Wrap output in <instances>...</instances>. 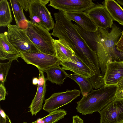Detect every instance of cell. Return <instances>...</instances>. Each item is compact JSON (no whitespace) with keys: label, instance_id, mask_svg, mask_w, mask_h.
Here are the masks:
<instances>
[{"label":"cell","instance_id":"8992f818","mask_svg":"<svg viewBox=\"0 0 123 123\" xmlns=\"http://www.w3.org/2000/svg\"><path fill=\"white\" fill-rule=\"evenodd\" d=\"M19 53L20 57L26 63L35 66L43 72L50 67L60 65L62 62L55 56L41 52Z\"/></svg>","mask_w":123,"mask_h":123},{"label":"cell","instance_id":"83f0119b","mask_svg":"<svg viewBox=\"0 0 123 123\" xmlns=\"http://www.w3.org/2000/svg\"><path fill=\"white\" fill-rule=\"evenodd\" d=\"M6 95V89L4 85L0 84V101L5 100Z\"/></svg>","mask_w":123,"mask_h":123},{"label":"cell","instance_id":"5bb4252c","mask_svg":"<svg viewBox=\"0 0 123 123\" xmlns=\"http://www.w3.org/2000/svg\"><path fill=\"white\" fill-rule=\"evenodd\" d=\"M20 57L19 52L9 41L6 32L0 34V59L9 61L16 60Z\"/></svg>","mask_w":123,"mask_h":123},{"label":"cell","instance_id":"2e32d148","mask_svg":"<svg viewBox=\"0 0 123 123\" xmlns=\"http://www.w3.org/2000/svg\"><path fill=\"white\" fill-rule=\"evenodd\" d=\"M45 72L47 74L46 80L58 85L63 84L65 80L68 77V74L59 65L50 67Z\"/></svg>","mask_w":123,"mask_h":123},{"label":"cell","instance_id":"44dd1931","mask_svg":"<svg viewBox=\"0 0 123 123\" xmlns=\"http://www.w3.org/2000/svg\"><path fill=\"white\" fill-rule=\"evenodd\" d=\"M68 76L75 81L79 85L83 96L86 95L92 90V85L89 78L74 73L68 74Z\"/></svg>","mask_w":123,"mask_h":123},{"label":"cell","instance_id":"9c48e42d","mask_svg":"<svg viewBox=\"0 0 123 123\" xmlns=\"http://www.w3.org/2000/svg\"><path fill=\"white\" fill-rule=\"evenodd\" d=\"M49 6L63 12H84L95 4L91 0H50Z\"/></svg>","mask_w":123,"mask_h":123},{"label":"cell","instance_id":"3957f363","mask_svg":"<svg viewBox=\"0 0 123 123\" xmlns=\"http://www.w3.org/2000/svg\"><path fill=\"white\" fill-rule=\"evenodd\" d=\"M25 31L40 52L56 56L53 39L48 31L28 20L27 27Z\"/></svg>","mask_w":123,"mask_h":123},{"label":"cell","instance_id":"4316f807","mask_svg":"<svg viewBox=\"0 0 123 123\" xmlns=\"http://www.w3.org/2000/svg\"><path fill=\"white\" fill-rule=\"evenodd\" d=\"M31 0H17L22 8L26 12L29 10Z\"/></svg>","mask_w":123,"mask_h":123},{"label":"cell","instance_id":"7a4b0ae2","mask_svg":"<svg viewBox=\"0 0 123 123\" xmlns=\"http://www.w3.org/2000/svg\"><path fill=\"white\" fill-rule=\"evenodd\" d=\"M117 88V85H104L98 89H92L77 102V111L84 115L99 112L115 98Z\"/></svg>","mask_w":123,"mask_h":123},{"label":"cell","instance_id":"9a60e30c","mask_svg":"<svg viewBox=\"0 0 123 123\" xmlns=\"http://www.w3.org/2000/svg\"><path fill=\"white\" fill-rule=\"evenodd\" d=\"M53 40L56 56L62 62H72L75 54L71 48L62 40Z\"/></svg>","mask_w":123,"mask_h":123},{"label":"cell","instance_id":"30bf717a","mask_svg":"<svg viewBox=\"0 0 123 123\" xmlns=\"http://www.w3.org/2000/svg\"><path fill=\"white\" fill-rule=\"evenodd\" d=\"M98 28L107 30L111 28L113 21L103 5L95 4L84 11Z\"/></svg>","mask_w":123,"mask_h":123},{"label":"cell","instance_id":"ffe728a7","mask_svg":"<svg viewBox=\"0 0 123 123\" xmlns=\"http://www.w3.org/2000/svg\"><path fill=\"white\" fill-rule=\"evenodd\" d=\"M13 20L9 3L7 0L0 1V26H7Z\"/></svg>","mask_w":123,"mask_h":123},{"label":"cell","instance_id":"836d02e7","mask_svg":"<svg viewBox=\"0 0 123 123\" xmlns=\"http://www.w3.org/2000/svg\"><path fill=\"white\" fill-rule=\"evenodd\" d=\"M23 123H27V122H24Z\"/></svg>","mask_w":123,"mask_h":123},{"label":"cell","instance_id":"ba28073f","mask_svg":"<svg viewBox=\"0 0 123 123\" xmlns=\"http://www.w3.org/2000/svg\"><path fill=\"white\" fill-rule=\"evenodd\" d=\"M99 113L100 123H123V99L115 98Z\"/></svg>","mask_w":123,"mask_h":123},{"label":"cell","instance_id":"cb8c5ba5","mask_svg":"<svg viewBox=\"0 0 123 123\" xmlns=\"http://www.w3.org/2000/svg\"><path fill=\"white\" fill-rule=\"evenodd\" d=\"M117 88L115 99H123V77L117 85Z\"/></svg>","mask_w":123,"mask_h":123},{"label":"cell","instance_id":"52a82bcc","mask_svg":"<svg viewBox=\"0 0 123 123\" xmlns=\"http://www.w3.org/2000/svg\"><path fill=\"white\" fill-rule=\"evenodd\" d=\"M79 90L67 89L64 92L55 93L48 98L45 100L43 109L50 113L71 102L80 95Z\"/></svg>","mask_w":123,"mask_h":123},{"label":"cell","instance_id":"1f68e13d","mask_svg":"<svg viewBox=\"0 0 123 123\" xmlns=\"http://www.w3.org/2000/svg\"><path fill=\"white\" fill-rule=\"evenodd\" d=\"M116 1L119 4L123 6V0H117Z\"/></svg>","mask_w":123,"mask_h":123},{"label":"cell","instance_id":"f546056e","mask_svg":"<svg viewBox=\"0 0 123 123\" xmlns=\"http://www.w3.org/2000/svg\"><path fill=\"white\" fill-rule=\"evenodd\" d=\"M72 123H84L83 120L78 116H74L73 117Z\"/></svg>","mask_w":123,"mask_h":123},{"label":"cell","instance_id":"d6a6232c","mask_svg":"<svg viewBox=\"0 0 123 123\" xmlns=\"http://www.w3.org/2000/svg\"><path fill=\"white\" fill-rule=\"evenodd\" d=\"M121 62L122 63V64L123 65V61H121Z\"/></svg>","mask_w":123,"mask_h":123},{"label":"cell","instance_id":"4dcf8cb0","mask_svg":"<svg viewBox=\"0 0 123 123\" xmlns=\"http://www.w3.org/2000/svg\"><path fill=\"white\" fill-rule=\"evenodd\" d=\"M38 79L36 77L34 78L32 80V84L33 85L38 84Z\"/></svg>","mask_w":123,"mask_h":123},{"label":"cell","instance_id":"484cf974","mask_svg":"<svg viewBox=\"0 0 123 123\" xmlns=\"http://www.w3.org/2000/svg\"><path fill=\"white\" fill-rule=\"evenodd\" d=\"M116 48L118 51L123 53V30L121 36L116 44Z\"/></svg>","mask_w":123,"mask_h":123},{"label":"cell","instance_id":"d6986e66","mask_svg":"<svg viewBox=\"0 0 123 123\" xmlns=\"http://www.w3.org/2000/svg\"><path fill=\"white\" fill-rule=\"evenodd\" d=\"M16 25L25 30L28 26V21L23 12V9L17 0H9Z\"/></svg>","mask_w":123,"mask_h":123},{"label":"cell","instance_id":"277c9868","mask_svg":"<svg viewBox=\"0 0 123 123\" xmlns=\"http://www.w3.org/2000/svg\"><path fill=\"white\" fill-rule=\"evenodd\" d=\"M49 0H31L29 9V17L34 23L49 31L53 29L55 23L46 5Z\"/></svg>","mask_w":123,"mask_h":123},{"label":"cell","instance_id":"f1b7e54d","mask_svg":"<svg viewBox=\"0 0 123 123\" xmlns=\"http://www.w3.org/2000/svg\"><path fill=\"white\" fill-rule=\"evenodd\" d=\"M39 71V75L37 85L40 86L43 85L46 82V80L44 77L43 72L40 71Z\"/></svg>","mask_w":123,"mask_h":123},{"label":"cell","instance_id":"ac0fdd59","mask_svg":"<svg viewBox=\"0 0 123 123\" xmlns=\"http://www.w3.org/2000/svg\"><path fill=\"white\" fill-rule=\"evenodd\" d=\"M46 90V82L43 85H37L36 94L29 107L30 109L28 112H30L32 116L36 115L42 110Z\"/></svg>","mask_w":123,"mask_h":123},{"label":"cell","instance_id":"e0dca14e","mask_svg":"<svg viewBox=\"0 0 123 123\" xmlns=\"http://www.w3.org/2000/svg\"><path fill=\"white\" fill-rule=\"evenodd\" d=\"M103 5L113 21L123 26V9L120 5L114 0H106L103 2Z\"/></svg>","mask_w":123,"mask_h":123},{"label":"cell","instance_id":"5b68a950","mask_svg":"<svg viewBox=\"0 0 123 123\" xmlns=\"http://www.w3.org/2000/svg\"><path fill=\"white\" fill-rule=\"evenodd\" d=\"M6 32L9 41L19 52H40L27 35L25 30L16 25L9 24Z\"/></svg>","mask_w":123,"mask_h":123},{"label":"cell","instance_id":"6da1fadb","mask_svg":"<svg viewBox=\"0 0 123 123\" xmlns=\"http://www.w3.org/2000/svg\"><path fill=\"white\" fill-rule=\"evenodd\" d=\"M111 31L98 28L95 31V39L92 47L97 55L102 75L103 77L108 64L116 61L118 57L116 45L121 36V29L113 24Z\"/></svg>","mask_w":123,"mask_h":123},{"label":"cell","instance_id":"8fae6325","mask_svg":"<svg viewBox=\"0 0 123 123\" xmlns=\"http://www.w3.org/2000/svg\"><path fill=\"white\" fill-rule=\"evenodd\" d=\"M60 65L64 70H69L75 74L89 78L91 82L95 75L94 73L75 55L72 62H62Z\"/></svg>","mask_w":123,"mask_h":123},{"label":"cell","instance_id":"603a6c76","mask_svg":"<svg viewBox=\"0 0 123 123\" xmlns=\"http://www.w3.org/2000/svg\"><path fill=\"white\" fill-rule=\"evenodd\" d=\"M12 61H11L6 63H0V81L3 85L6 80Z\"/></svg>","mask_w":123,"mask_h":123},{"label":"cell","instance_id":"d4e9b609","mask_svg":"<svg viewBox=\"0 0 123 123\" xmlns=\"http://www.w3.org/2000/svg\"><path fill=\"white\" fill-rule=\"evenodd\" d=\"M0 123H12L8 116L1 108L0 109Z\"/></svg>","mask_w":123,"mask_h":123},{"label":"cell","instance_id":"7c38bea8","mask_svg":"<svg viewBox=\"0 0 123 123\" xmlns=\"http://www.w3.org/2000/svg\"><path fill=\"white\" fill-rule=\"evenodd\" d=\"M123 77V65L121 61H115L109 63L103 79L105 85H117Z\"/></svg>","mask_w":123,"mask_h":123},{"label":"cell","instance_id":"7402d4cb","mask_svg":"<svg viewBox=\"0 0 123 123\" xmlns=\"http://www.w3.org/2000/svg\"><path fill=\"white\" fill-rule=\"evenodd\" d=\"M67 114V111L63 109L56 110L49 113L47 116L39 118L31 123H55L64 118Z\"/></svg>","mask_w":123,"mask_h":123},{"label":"cell","instance_id":"4fadbf2b","mask_svg":"<svg viewBox=\"0 0 123 123\" xmlns=\"http://www.w3.org/2000/svg\"><path fill=\"white\" fill-rule=\"evenodd\" d=\"M63 12L69 20L75 22L84 30L90 32L98 30V28L85 12Z\"/></svg>","mask_w":123,"mask_h":123}]
</instances>
